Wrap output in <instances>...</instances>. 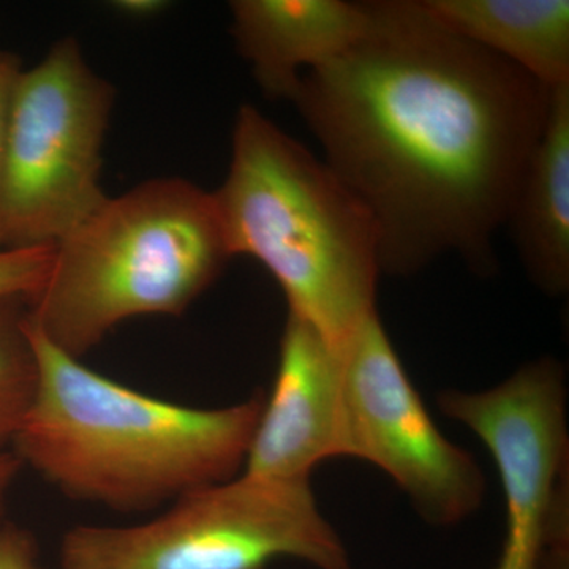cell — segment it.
I'll return each mask as SVG.
<instances>
[{
    "label": "cell",
    "mask_w": 569,
    "mask_h": 569,
    "mask_svg": "<svg viewBox=\"0 0 569 569\" xmlns=\"http://www.w3.org/2000/svg\"><path fill=\"white\" fill-rule=\"evenodd\" d=\"M369 11L361 39L306 73L291 103L372 213L381 272L417 274L447 253L490 272L550 89L421 0H370Z\"/></svg>",
    "instance_id": "6da1fadb"
},
{
    "label": "cell",
    "mask_w": 569,
    "mask_h": 569,
    "mask_svg": "<svg viewBox=\"0 0 569 569\" xmlns=\"http://www.w3.org/2000/svg\"><path fill=\"white\" fill-rule=\"evenodd\" d=\"M39 380L11 451L63 496L148 512L242 473L266 396L194 408L82 365L29 323Z\"/></svg>",
    "instance_id": "7a4b0ae2"
},
{
    "label": "cell",
    "mask_w": 569,
    "mask_h": 569,
    "mask_svg": "<svg viewBox=\"0 0 569 569\" xmlns=\"http://www.w3.org/2000/svg\"><path fill=\"white\" fill-rule=\"evenodd\" d=\"M231 257L253 258L336 350L377 313L372 213L305 144L252 104L236 116L227 178L212 192Z\"/></svg>",
    "instance_id": "3957f363"
},
{
    "label": "cell",
    "mask_w": 569,
    "mask_h": 569,
    "mask_svg": "<svg viewBox=\"0 0 569 569\" xmlns=\"http://www.w3.org/2000/svg\"><path fill=\"white\" fill-rule=\"evenodd\" d=\"M231 258L212 193L181 178L138 183L54 246L29 323L81 359L130 318L182 316Z\"/></svg>",
    "instance_id": "277c9868"
},
{
    "label": "cell",
    "mask_w": 569,
    "mask_h": 569,
    "mask_svg": "<svg viewBox=\"0 0 569 569\" xmlns=\"http://www.w3.org/2000/svg\"><path fill=\"white\" fill-rule=\"evenodd\" d=\"M279 559L353 569L310 479L238 477L186 493L134 526H77L61 569H264Z\"/></svg>",
    "instance_id": "5b68a950"
},
{
    "label": "cell",
    "mask_w": 569,
    "mask_h": 569,
    "mask_svg": "<svg viewBox=\"0 0 569 569\" xmlns=\"http://www.w3.org/2000/svg\"><path fill=\"white\" fill-rule=\"evenodd\" d=\"M114 100L74 37L20 71L7 122L6 249L54 247L104 203L100 173Z\"/></svg>",
    "instance_id": "8992f818"
},
{
    "label": "cell",
    "mask_w": 569,
    "mask_h": 569,
    "mask_svg": "<svg viewBox=\"0 0 569 569\" xmlns=\"http://www.w3.org/2000/svg\"><path fill=\"white\" fill-rule=\"evenodd\" d=\"M496 460L507 498V538L496 569H548L568 542V427L563 365L541 358L488 391L438 396Z\"/></svg>",
    "instance_id": "52a82bcc"
},
{
    "label": "cell",
    "mask_w": 569,
    "mask_h": 569,
    "mask_svg": "<svg viewBox=\"0 0 569 569\" xmlns=\"http://www.w3.org/2000/svg\"><path fill=\"white\" fill-rule=\"evenodd\" d=\"M340 361L342 456L381 468L432 526L473 515L485 475L433 425L378 313L340 348Z\"/></svg>",
    "instance_id": "ba28073f"
},
{
    "label": "cell",
    "mask_w": 569,
    "mask_h": 569,
    "mask_svg": "<svg viewBox=\"0 0 569 569\" xmlns=\"http://www.w3.org/2000/svg\"><path fill=\"white\" fill-rule=\"evenodd\" d=\"M342 456V361L313 326L288 313L272 395L254 430L244 473L310 479Z\"/></svg>",
    "instance_id": "9c48e42d"
},
{
    "label": "cell",
    "mask_w": 569,
    "mask_h": 569,
    "mask_svg": "<svg viewBox=\"0 0 569 569\" xmlns=\"http://www.w3.org/2000/svg\"><path fill=\"white\" fill-rule=\"evenodd\" d=\"M231 33L254 80L271 99H293L309 71L339 58L369 26V2L234 0Z\"/></svg>",
    "instance_id": "30bf717a"
},
{
    "label": "cell",
    "mask_w": 569,
    "mask_h": 569,
    "mask_svg": "<svg viewBox=\"0 0 569 569\" xmlns=\"http://www.w3.org/2000/svg\"><path fill=\"white\" fill-rule=\"evenodd\" d=\"M523 268L546 295L569 287V82L550 89L548 119L507 216Z\"/></svg>",
    "instance_id": "8fae6325"
},
{
    "label": "cell",
    "mask_w": 569,
    "mask_h": 569,
    "mask_svg": "<svg viewBox=\"0 0 569 569\" xmlns=\"http://www.w3.org/2000/svg\"><path fill=\"white\" fill-rule=\"evenodd\" d=\"M448 31L548 89L569 82L568 0H421Z\"/></svg>",
    "instance_id": "7c38bea8"
},
{
    "label": "cell",
    "mask_w": 569,
    "mask_h": 569,
    "mask_svg": "<svg viewBox=\"0 0 569 569\" xmlns=\"http://www.w3.org/2000/svg\"><path fill=\"white\" fill-rule=\"evenodd\" d=\"M37 380L29 299L0 298V455L11 451L36 395Z\"/></svg>",
    "instance_id": "4fadbf2b"
},
{
    "label": "cell",
    "mask_w": 569,
    "mask_h": 569,
    "mask_svg": "<svg viewBox=\"0 0 569 569\" xmlns=\"http://www.w3.org/2000/svg\"><path fill=\"white\" fill-rule=\"evenodd\" d=\"M54 247L0 250V298L31 301L50 272Z\"/></svg>",
    "instance_id": "5bb4252c"
},
{
    "label": "cell",
    "mask_w": 569,
    "mask_h": 569,
    "mask_svg": "<svg viewBox=\"0 0 569 569\" xmlns=\"http://www.w3.org/2000/svg\"><path fill=\"white\" fill-rule=\"evenodd\" d=\"M0 569H44L31 531L10 522L0 529Z\"/></svg>",
    "instance_id": "9a60e30c"
},
{
    "label": "cell",
    "mask_w": 569,
    "mask_h": 569,
    "mask_svg": "<svg viewBox=\"0 0 569 569\" xmlns=\"http://www.w3.org/2000/svg\"><path fill=\"white\" fill-rule=\"evenodd\" d=\"M21 70L20 59L17 56L0 50V250L6 249L2 231V193L3 174H6L7 122H9L11 92Z\"/></svg>",
    "instance_id": "2e32d148"
},
{
    "label": "cell",
    "mask_w": 569,
    "mask_h": 569,
    "mask_svg": "<svg viewBox=\"0 0 569 569\" xmlns=\"http://www.w3.org/2000/svg\"><path fill=\"white\" fill-rule=\"evenodd\" d=\"M22 468L24 467H22L21 460L14 456L13 451L0 455V529L7 523V505H9L11 489L20 477Z\"/></svg>",
    "instance_id": "e0dca14e"
},
{
    "label": "cell",
    "mask_w": 569,
    "mask_h": 569,
    "mask_svg": "<svg viewBox=\"0 0 569 569\" xmlns=\"http://www.w3.org/2000/svg\"><path fill=\"white\" fill-rule=\"evenodd\" d=\"M111 9L129 20H151L170 9V2L164 0H116Z\"/></svg>",
    "instance_id": "ac0fdd59"
}]
</instances>
